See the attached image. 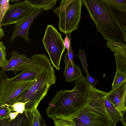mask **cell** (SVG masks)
Returning a JSON list of instances; mask_svg holds the SVG:
<instances>
[{
    "mask_svg": "<svg viewBox=\"0 0 126 126\" xmlns=\"http://www.w3.org/2000/svg\"><path fill=\"white\" fill-rule=\"evenodd\" d=\"M108 93L89 84V95L85 105L70 116L52 118L55 126H112L105 105Z\"/></svg>",
    "mask_w": 126,
    "mask_h": 126,
    "instance_id": "1",
    "label": "cell"
},
{
    "mask_svg": "<svg viewBox=\"0 0 126 126\" xmlns=\"http://www.w3.org/2000/svg\"><path fill=\"white\" fill-rule=\"evenodd\" d=\"M89 90V83L83 77L75 82L73 89L57 92L47 108V116L64 118L77 112L86 104Z\"/></svg>",
    "mask_w": 126,
    "mask_h": 126,
    "instance_id": "2",
    "label": "cell"
},
{
    "mask_svg": "<svg viewBox=\"0 0 126 126\" xmlns=\"http://www.w3.org/2000/svg\"><path fill=\"white\" fill-rule=\"evenodd\" d=\"M97 31L107 42L125 43L126 33L114 10L103 0H81Z\"/></svg>",
    "mask_w": 126,
    "mask_h": 126,
    "instance_id": "3",
    "label": "cell"
},
{
    "mask_svg": "<svg viewBox=\"0 0 126 126\" xmlns=\"http://www.w3.org/2000/svg\"><path fill=\"white\" fill-rule=\"evenodd\" d=\"M53 67L49 63L28 89L16 99V102L25 104V110L32 113L47 94L50 87L55 83L56 79Z\"/></svg>",
    "mask_w": 126,
    "mask_h": 126,
    "instance_id": "4",
    "label": "cell"
},
{
    "mask_svg": "<svg viewBox=\"0 0 126 126\" xmlns=\"http://www.w3.org/2000/svg\"><path fill=\"white\" fill-rule=\"evenodd\" d=\"M81 0H62L60 6L54 10L58 16L59 30L65 34L78 29L81 18Z\"/></svg>",
    "mask_w": 126,
    "mask_h": 126,
    "instance_id": "5",
    "label": "cell"
},
{
    "mask_svg": "<svg viewBox=\"0 0 126 126\" xmlns=\"http://www.w3.org/2000/svg\"><path fill=\"white\" fill-rule=\"evenodd\" d=\"M36 79L15 81L12 78H8L5 71L0 70V105H13L17 97L30 87Z\"/></svg>",
    "mask_w": 126,
    "mask_h": 126,
    "instance_id": "6",
    "label": "cell"
},
{
    "mask_svg": "<svg viewBox=\"0 0 126 126\" xmlns=\"http://www.w3.org/2000/svg\"><path fill=\"white\" fill-rule=\"evenodd\" d=\"M42 42L53 66L59 70L61 57L65 48L61 34L52 25H48Z\"/></svg>",
    "mask_w": 126,
    "mask_h": 126,
    "instance_id": "7",
    "label": "cell"
},
{
    "mask_svg": "<svg viewBox=\"0 0 126 126\" xmlns=\"http://www.w3.org/2000/svg\"><path fill=\"white\" fill-rule=\"evenodd\" d=\"M50 62V60L45 54L33 55L30 59L27 68L12 78L16 81L35 80Z\"/></svg>",
    "mask_w": 126,
    "mask_h": 126,
    "instance_id": "8",
    "label": "cell"
},
{
    "mask_svg": "<svg viewBox=\"0 0 126 126\" xmlns=\"http://www.w3.org/2000/svg\"><path fill=\"white\" fill-rule=\"evenodd\" d=\"M34 8L25 0L10 5L0 23V33H4L1 27L20 21L27 16Z\"/></svg>",
    "mask_w": 126,
    "mask_h": 126,
    "instance_id": "9",
    "label": "cell"
},
{
    "mask_svg": "<svg viewBox=\"0 0 126 126\" xmlns=\"http://www.w3.org/2000/svg\"><path fill=\"white\" fill-rule=\"evenodd\" d=\"M43 10L34 8L30 14L20 21L15 24V28L10 42L12 43L17 37H22L25 41L29 42L28 32L34 20L41 13Z\"/></svg>",
    "mask_w": 126,
    "mask_h": 126,
    "instance_id": "10",
    "label": "cell"
},
{
    "mask_svg": "<svg viewBox=\"0 0 126 126\" xmlns=\"http://www.w3.org/2000/svg\"><path fill=\"white\" fill-rule=\"evenodd\" d=\"M30 59L27 57L25 54L20 55L14 50L11 53V56L7 64L2 68L0 70L11 71L14 72L16 76L17 73L23 71L28 67Z\"/></svg>",
    "mask_w": 126,
    "mask_h": 126,
    "instance_id": "11",
    "label": "cell"
},
{
    "mask_svg": "<svg viewBox=\"0 0 126 126\" xmlns=\"http://www.w3.org/2000/svg\"><path fill=\"white\" fill-rule=\"evenodd\" d=\"M106 45L114 53L116 70L124 72L126 75V44L123 43L108 41Z\"/></svg>",
    "mask_w": 126,
    "mask_h": 126,
    "instance_id": "12",
    "label": "cell"
},
{
    "mask_svg": "<svg viewBox=\"0 0 126 126\" xmlns=\"http://www.w3.org/2000/svg\"><path fill=\"white\" fill-rule=\"evenodd\" d=\"M126 88V80L112 88L106 96V99L120 111V102Z\"/></svg>",
    "mask_w": 126,
    "mask_h": 126,
    "instance_id": "13",
    "label": "cell"
},
{
    "mask_svg": "<svg viewBox=\"0 0 126 126\" xmlns=\"http://www.w3.org/2000/svg\"><path fill=\"white\" fill-rule=\"evenodd\" d=\"M63 74L66 78L65 81L67 82L79 80L83 77L81 68L74 63L65 65Z\"/></svg>",
    "mask_w": 126,
    "mask_h": 126,
    "instance_id": "14",
    "label": "cell"
},
{
    "mask_svg": "<svg viewBox=\"0 0 126 126\" xmlns=\"http://www.w3.org/2000/svg\"><path fill=\"white\" fill-rule=\"evenodd\" d=\"M32 117V113L25 110L23 113L18 114L15 119L9 121L8 126H31Z\"/></svg>",
    "mask_w": 126,
    "mask_h": 126,
    "instance_id": "15",
    "label": "cell"
},
{
    "mask_svg": "<svg viewBox=\"0 0 126 126\" xmlns=\"http://www.w3.org/2000/svg\"><path fill=\"white\" fill-rule=\"evenodd\" d=\"M57 0H24L34 8L47 10L53 8Z\"/></svg>",
    "mask_w": 126,
    "mask_h": 126,
    "instance_id": "16",
    "label": "cell"
},
{
    "mask_svg": "<svg viewBox=\"0 0 126 126\" xmlns=\"http://www.w3.org/2000/svg\"><path fill=\"white\" fill-rule=\"evenodd\" d=\"M105 105L112 122V126H115L117 122L120 120L121 117V111L106 98L105 99Z\"/></svg>",
    "mask_w": 126,
    "mask_h": 126,
    "instance_id": "17",
    "label": "cell"
},
{
    "mask_svg": "<svg viewBox=\"0 0 126 126\" xmlns=\"http://www.w3.org/2000/svg\"><path fill=\"white\" fill-rule=\"evenodd\" d=\"M113 10L120 12L126 11V0H103Z\"/></svg>",
    "mask_w": 126,
    "mask_h": 126,
    "instance_id": "18",
    "label": "cell"
},
{
    "mask_svg": "<svg viewBox=\"0 0 126 126\" xmlns=\"http://www.w3.org/2000/svg\"><path fill=\"white\" fill-rule=\"evenodd\" d=\"M32 117L31 126H45L47 125L37 108L32 113Z\"/></svg>",
    "mask_w": 126,
    "mask_h": 126,
    "instance_id": "19",
    "label": "cell"
},
{
    "mask_svg": "<svg viewBox=\"0 0 126 126\" xmlns=\"http://www.w3.org/2000/svg\"><path fill=\"white\" fill-rule=\"evenodd\" d=\"M6 47L3 41L0 42V67L2 68L8 63V61L6 58Z\"/></svg>",
    "mask_w": 126,
    "mask_h": 126,
    "instance_id": "20",
    "label": "cell"
},
{
    "mask_svg": "<svg viewBox=\"0 0 126 126\" xmlns=\"http://www.w3.org/2000/svg\"><path fill=\"white\" fill-rule=\"evenodd\" d=\"M126 80V75L123 72L118 71H116L115 77L112 85V88Z\"/></svg>",
    "mask_w": 126,
    "mask_h": 126,
    "instance_id": "21",
    "label": "cell"
},
{
    "mask_svg": "<svg viewBox=\"0 0 126 126\" xmlns=\"http://www.w3.org/2000/svg\"><path fill=\"white\" fill-rule=\"evenodd\" d=\"M114 10L121 26L126 33V11L121 12Z\"/></svg>",
    "mask_w": 126,
    "mask_h": 126,
    "instance_id": "22",
    "label": "cell"
},
{
    "mask_svg": "<svg viewBox=\"0 0 126 126\" xmlns=\"http://www.w3.org/2000/svg\"><path fill=\"white\" fill-rule=\"evenodd\" d=\"M12 111V106L6 105H0V120L9 118V114Z\"/></svg>",
    "mask_w": 126,
    "mask_h": 126,
    "instance_id": "23",
    "label": "cell"
},
{
    "mask_svg": "<svg viewBox=\"0 0 126 126\" xmlns=\"http://www.w3.org/2000/svg\"><path fill=\"white\" fill-rule=\"evenodd\" d=\"M77 56L80 60L83 68L86 75H88L90 74L87 68L88 65L85 58V54L84 50L82 49H79Z\"/></svg>",
    "mask_w": 126,
    "mask_h": 126,
    "instance_id": "24",
    "label": "cell"
},
{
    "mask_svg": "<svg viewBox=\"0 0 126 126\" xmlns=\"http://www.w3.org/2000/svg\"><path fill=\"white\" fill-rule=\"evenodd\" d=\"M9 1V0H0V23L5 13L10 7Z\"/></svg>",
    "mask_w": 126,
    "mask_h": 126,
    "instance_id": "25",
    "label": "cell"
},
{
    "mask_svg": "<svg viewBox=\"0 0 126 126\" xmlns=\"http://www.w3.org/2000/svg\"><path fill=\"white\" fill-rule=\"evenodd\" d=\"M74 53L71 45L69 50L64 54L63 60L65 65H68L71 63H74L73 58Z\"/></svg>",
    "mask_w": 126,
    "mask_h": 126,
    "instance_id": "26",
    "label": "cell"
},
{
    "mask_svg": "<svg viewBox=\"0 0 126 126\" xmlns=\"http://www.w3.org/2000/svg\"><path fill=\"white\" fill-rule=\"evenodd\" d=\"M11 106L12 111L20 113H23L25 110V104L23 103L16 102Z\"/></svg>",
    "mask_w": 126,
    "mask_h": 126,
    "instance_id": "27",
    "label": "cell"
},
{
    "mask_svg": "<svg viewBox=\"0 0 126 126\" xmlns=\"http://www.w3.org/2000/svg\"><path fill=\"white\" fill-rule=\"evenodd\" d=\"M65 34V37L64 38V42L65 47L68 51L71 45V37L70 33H67Z\"/></svg>",
    "mask_w": 126,
    "mask_h": 126,
    "instance_id": "28",
    "label": "cell"
},
{
    "mask_svg": "<svg viewBox=\"0 0 126 126\" xmlns=\"http://www.w3.org/2000/svg\"><path fill=\"white\" fill-rule=\"evenodd\" d=\"M120 111L126 109V88L120 102Z\"/></svg>",
    "mask_w": 126,
    "mask_h": 126,
    "instance_id": "29",
    "label": "cell"
},
{
    "mask_svg": "<svg viewBox=\"0 0 126 126\" xmlns=\"http://www.w3.org/2000/svg\"><path fill=\"white\" fill-rule=\"evenodd\" d=\"M121 117L120 121L123 125L126 126V109L121 111Z\"/></svg>",
    "mask_w": 126,
    "mask_h": 126,
    "instance_id": "30",
    "label": "cell"
},
{
    "mask_svg": "<svg viewBox=\"0 0 126 126\" xmlns=\"http://www.w3.org/2000/svg\"><path fill=\"white\" fill-rule=\"evenodd\" d=\"M18 114V112L16 111H12L11 112L9 115V122L15 119Z\"/></svg>",
    "mask_w": 126,
    "mask_h": 126,
    "instance_id": "31",
    "label": "cell"
},
{
    "mask_svg": "<svg viewBox=\"0 0 126 126\" xmlns=\"http://www.w3.org/2000/svg\"><path fill=\"white\" fill-rule=\"evenodd\" d=\"M10 0V1L11 2H13V1H18V0Z\"/></svg>",
    "mask_w": 126,
    "mask_h": 126,
    "instance_id": "32",
    "label": "cell"
}]
</instances>
